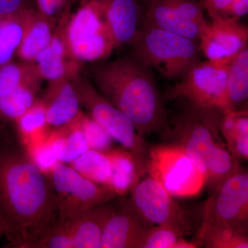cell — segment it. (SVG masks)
I'll list each match as a JSON object with an SVG mask.
<instances>
[{"label": "cell", "mask_w": 248, "mask_h": 248, "mask_svg": "<svg viewBox=\"0 0 248 248\" xmlns=\"http://www.w3.org/2000/svg\"><path fill=\"white\" fill-rule=\"evenodd\" d=\"M115 46L132 45L140 30L141 11L136 0H94Z\"/></svg>", "instance_id": "9a60e30c"}, {"label": "cell", "mask_w": 248, "mask_h": 248, "mask_svg": "<svg viewBox=\"0 0 248 248\" xmlns=\"http://www.w3.org/2000/svg\"><path fill=\"white\" fill-rule=\"evenodd\" d=\"M35 11L31 10L0 21V66L11 62L17 52Z\"/></svg>", "instance_id": "d4e9b609"}, {"label": "cell", "mask_w": 248, "mask_h": 248, "mask_svg": "<svg viewBox=\"0 0 248 248\" xmlns=\"http://www.w3.org/2000/svg\"><path fill=\"white\" fill-rule=\"evenodd\" d=\"M196 244L208 248H248V234L228 228H208L199 231Z\"/></svg>", "instance_id": "f546056e"}, {"label": "cell", "mask_w": 248, "mask_h": 248, "mask_svg": "<svg viewBox=\"0 0 248 248\" xmlns=\"http://www.w3.org/2000/svg\"><path fill=\"white\" fill-rule=\"evenodd\" d=\"M223 112L220 110L197 109L189 105L178 116L172 129L171 140L182 146L207 180V161L218 144L220 120ZM206 185V184H205Z\"/></svg>", "instance_id": "9c48e42d"}, {"label": "cell", "mask_w": 248, "mask_h": 248, "mask_svg": "<svg viewBox=\"0 0 248 248\" xmlns=\"http://www.w3.org/2000/svg\"><path fill=\"white\" fill-rule=\"evenodd\" d=\"M155 226L134 208L130 202L109 217L100 248H141L147 234Z\"/></svg>", "instance_id": "5bb4252c"}, {"label": "cell", "mask_w": 248, "mask_h": 248, "mask_svg": "<svg viewBox=\"0 0 248 248\" xmlns=\"http://www.w3.org/2000/svg\"><path fill=\"white\" fill-rule=\"evenodd\" d=\"M248 12V0H234L222 18L239 20Z\"/></svg>", "instance_id": "8d00e7d4"}, {"label": "cell", "mask_w": 248, "mask_h": 248, "mask_svg": "<svg viewBox=\"0 0 248 248\" xmlns=\"http://www.w3.org/2000/svg\"><path fill=\"white\" fill-rule=\"evenodd\" d=\"M147 172L173 197H194L206 184L190 156L175 143L149 150Z\"/></svg>", "instance_id": "8992f818"}, {"label": "cell", "mask_w": 248, "mask_h": 248, "mask_svg": "<svg viewBox=\"0 0 248 248\" xmlns=\"http://www.w3.org/2000/svg\"><path fill=\"white\" fill-rule=\"evenodd\" d=\"M53 21L35 11L30 21L24 38L16 54L24 62H34L37 55L43 51L55 33Z\"/></svg>", "instance_id": "44dd1931"}, {"label": "cell", "mask_w": 248, "mask_h": 248, "mask_svg": "<svg viewBox=\"0 0 248 248\" xmlns=\"http://www.w3.org/2000/svg\"><path fill=\"white\" fill-rule=\"evenodd\" d=\"M80 127L84 133L89 149L107 153L113 149L115 140L100 124L91 116L81 112L79 118Z\"/></svg>", "instance_id": "4dcf8cb0"}, {"label": "cell", "mask_w": 248, "mask_h": 248, "mask_svg": "<svg viewBox=\"0 0 248 248\" xmlns=\"http://www.w3.org/2000/svg\"><path fill=\"white\" fill-rule=\"evenodd\" d=\"M33 63L42 79L49 81L73 79L79 76L81 62L72 56L66 45L61 29L55 30L51 42L41 52Z\"/></svg>", "instance_id": "ac0fdd59"}, {"label": "cell", "mask_w": 248, "mask_h": 248, "mask_svg": "<svg viewBox=\"0 0 248 248\" xmlns=\"http://www.w3.org/2000/svg\"><path fill=\"white\" fill-rule=\"evenodd\" d=\"M206 168V185L210 193L222 182L242 169L239 160L220 143L209 155Z\"/></svg>", "instance_id": "4316f807"}, {"label": "cell", "mask_w": 248, "mask_h": 248, "mask_svg": "<svg viewBox=\"0 0 248 248\" xmlns=\"http://www.w3.org/2000/svg\"><path fill=\"white\" fill-rule=\"evenodd\" d=\"M79 116L68 125L52 129L49 135V143L60 162L71 164L89 149L80 127Z\"/></svg>", "instance_id": "ffe728a7"}, {"label": "cell", "mask_w": 248, "mask_h": 248, "mask_svg": "<svg viewBox=\"0 0 248 248\" xmlns=\"http://www.w3.org/2000/svg\"><path fill=\"white\" fill-rule=\"evenodd\" d=\"M228 228L248 234V174L241 169L219 184L205 202L200 231Z\"/></svg>", "instance_id": "ba28073f"}, {"label": "cell", "mask_w": 248, "mask_h": 248, "mask_svg": "<svg viewBox=\"0 0 248 248\" xmlns=\"http://www.w3.org/2000/svg\"><path fill=\"white\" fill-rule=\"evenodd\" d=\"M50 179L55 191L59 221L78 216L117 196L108 186L91 182L63 163L56 164Z\"/></svg>", "instance_id": "52a82bcc"}, {"label": "cell", "mask_w": 248, "mask_h": 248, "mask_svg": "<svg viewBox=\"0 0 248 248\" xmlns=\"http://www.w3.org/2000/svg\"><path fill=\"white\" fill-rule=\"evenodd\" d=\"M61 31L72 56L79 62L102 61L115 47L94 0L83 5Z\"/></svg>", "instance_id": "5b68a950"}, {"label": "cell", "mask_w": 248, "mask_h": 248, "mask_svg": "<svg viewBox=\"0 0 248 248\" xmlns=\"http://www.w3.org/2000/svg\"><path fill=\"white\" fill-rule=\"evenodd\" d=\"M68 165L91 182L108 186L112 167L107 153L89 149Z\"/></svg>", "instance_id": "83f0119b"}, {"label": "cell", "mask_w": 248, "mask_h": 248, "mask_svg": "<svg viewBox=\"0 0 248 248\" xmlns=\"http://www.w3.org/2000/svg\"><path fill=\"white\" fill-rule=\"evenodd\" d=\"M66 1V0H35V4L41 15L53 21Z\"/></svg>", "instance_id": "e575fe53"}, {"label": "cell", "mask_w": 248, "mask_h": 248, "mask_svg": "<svg viewBox=\"0 0 248 248\" xmlns=\"http://www.w3.org/2000/svg\"><path fill=\"white\" fill-rule=\"evenodd\" d=\"M91 68L97 91L127 116L142 135L171 140L164 102L152 69L134 55L100 62Z\"/></svg>", "instance_id": "7a4b0ae2"}, {"label": "cell", "mask_w": 248, "mask_h": 248, "mask_svg": "<svg viewBox=\"0 0 248 248\" xmlns=\"http://www.w3.org/2000/svg\"><path fill=\"white\" fill-rule=\"evenodd\" d=\"M42 79L33 62L9 63L0 66V98L27 85H41Z\"/></svg>", "instance_id": "484cf974"}, {"label": "cell", "mask_w": 248, "mask_h": 248, "mask_svg": "<svg viewBox=\"0 0 248 248\" xmlns=\"http://www.w3.org/2000/svg\"><path fill=\"white\" fill-rule=\"evenodd\" d=\"M234 0H201L200 4L211 18L222 17Z\"/></svg>", "instance_id": "d590c367"}, {"label": "cell", "mask_w": 248, "mask_h": 248, "mask_svg": "<svg viewBox=\"0 0 248 248\" xmlns=\"http://www.w3.org/2000/svg\"><path fill=\"white\" fill-rule=\"evenodd\" d=\"M0 214L8 248H32L58 221L50 177L37 169L24 149L9 145H0Z\"/></svg>", "instance_id": "6da1fadb"}, {"label": "cell", "mask_w": 248, "mask_h": 248, "mask_svg": "<svg viewBox=\"0 0 248 248\" xmlns=\"http://www.w3.org/2000/svg\"><path fill=\"white\" fill-rule=\"evenodd\" d=\"M40 85H27L0 98V122L15 121L22 117L37 102Z\"/></svg>", "instance_id": "f1b7e54d"}, {"label": "cell", "mask_w": 248, "mask_h": 248, "mask_svg": "<svg viewBox=\"0 0 248 248\" xmlns=\"http://www.w3.org/2000/svg\"><path fill=\"white\" fill-rule=\"evenodd\" d=\"M248 97V46L231 62L228 67L226 83V102L224 112L238 110Z\"/></svg>", "instance_id": "603a6c76"}, {"label": "cell", "mask_w": 248, "mask_h": 248, "mask_svg": "<svg viewBox=\"0 0 248 248\" xmlns=\"http://www.w3.org/2000/svg\"><path fill=\"white\" fill-rule=\"evenodd\" d=\"M35 10L31 0H0V21Z\"/></svg>", "instance_id": "836d02e7"}, {"label": "cell", "mask_w": 248, "mask_h": 248, "mask_svg": "<svg viewBox=\"0 0 248 248\" xmlns=\"http://www.w3.org/2000/svg\"><path fill=\"white\" fill-rule=\"evenodd\" d=\"M41 100L45 105L47 121L51 128L68 125L82 112L78 93L71 79L49 81L45 97Z\"/></svg>", "instance_id": "e0dca14e"}, {"label": "cell", "mask_w": 248, "mask_h": 248, "mask_svg": "<svg viewBox=\"0 0 248 248\" xmlns=\"http://www.w3.org/2000/svg\"><path fill=\"white\" fill-rule=\"evenodd\" d=\"M228 150L239 160L248 159V112L236 110L225 112L219 124Z\"/></svg>", "instance_id": "7402d4cb"}, {"label": "cell", "mask_w": 248, "mask_h": 248, "mask_svg": "<svg viewBox=\"0 0 248 248\" xmlns=\"http://www.w3.org/2000/svg\"><path fill=\"white\" fill-rule=\"evenodd\" d=\"M107 154L112 167L108 187L117 196L128 195L146 172L128 150L113 148Z\"/></svg>", "instance_id": "d6986e66"}, {"label": "cell", "mask_w": 248, "mask_h": 248, "mask_svg": "<svg viewBox=\"0 0 248 248\" xmlns=\"http://www.w3.org/2000/svg\"><path fill=\"white\" fill-rule=\"evenodd\" d=\"M24 149L37 169L47 177H50L54 167L60 161L48 139L45 141L24 147Z\"/></svg>", "instance_id": "d6a6232c"}, {"label": "cell", "mask_w": 248, "mask_h": 248, "mask_svg": "<svg viewBox=\"0 0 248 248\" xmlns=\"http://www.w3.org/2000/svg\"><path fill=\"white\" fill-rule=\"evenodd\" d=\"M198 248V246L196 243L189 242L184 239V237L181 238L176 241L175 244L173 246L172 248Z\"/></svg>", "instance_id": "74e56055"}, {"label": "cell", "mask_w": 248, "mask_h": 248, "mask_svg": "<svg viewBox=\"0 0 248 248\" xmlns=\"http://www.w3.org/2000/svg\"><path fill=\"white\" fill-rule=\"evenodd\" d=\"M131 45L133 55L170 79H182L200 61V45L192 40L143 22Z\"/></svg>", "instance_id": "3957f363"}, {"label": "cell", "mask_w": 248, "mask_h": 248, "mask_svg": "<svg viewBox=\"0 0 248 248\" xmlns=\"http://www.w3.org/2000/svg\"><path fill=\"white\" fill-rule=\"evenodd\" d=\"M130 203L145 219L153 225H169L189 233L186 213L159 182L151 176L140 179L131 191Z\"/></svg>", "instance_id": "8fae6325"}, {"label": "cell", "mask_w": 248, "mask_h": 248, "mask_svg": "<svg viewBox=\"0 0 248 248\" xmlns=\"http://www.w3.org/2000/svg\"><path fill=\"white\" fill-rule=\"evenodd\" d=\"M6 234V228H5L4 222L1 218V214H0V236Z\"/></svg>", "instance_id": "f35d334b"}, {"label": "cell", "mask_w": 248, "mask_h": 248, "mask_svg": "<svg viewBox=\"0 0 248 248\" xmlns=\"http://www.w3.org/2000/svg\"><path fill=\"white\" fill-rule=\"evenodd\" d=\"M211 19L200 36L201 50L209 61L229 65L248 46V27L234 19Z\"/></svg>", "instance_id": "4fadbf2b"}, {"label": "cell", "mask_w": 248, "mask_h": 248, "mask_svg": "<svg viewBox=\"0 0 248 248\" xmlns=\"http://www.w3.org/2000/svg\"><path fill=\"white\" fill-rule=\"evenodd\" d=\"M113 211L112 207L104 203L70 219L58 221L71 240L73 248H100L104 227Z\"/></svg>", "instance_id": "2e32d148"}, {"label": "cell", "mask_w": 248, "mask_h": 248, "mask_svg": "<svg viewBox=\"0 0 248 248\" xmlns=\"http://www.w3.org/2000/svg\"><path fill=\"white\" fill-rule=\"evenodd\" d=\"M71 81L78 93L80 104L88 110L90 116L100 124L115 141L131 152L141 169L147 172L149 154L148 143L132 121L103 97L83 77L79 75Z\"/></svg>", "instance_id": "277c9868"}, {"label": "cell", "mask_w": 248, "mask_h": 248, "mask_svg": "<svg viewBox=\"0 0 248 248\" xmlns=\"http://www.w3.org/2000/svg\"><path fill=\"white\" fill-rule=\"evenodd\" d=\"M229 65L207 60L199 62L170 90L168 97L184 99L197 109L224 112Z\"/></svg>", "instance_id": "30bf717a"}, {"label": "cell", "mask_w": 248, "mask_h": 248, "mask_svg": "<svg viewBox=\"0 0 248 248\" xmlns=\"http://www.w3.org/2000/svg\"><path fill=\"white\" fill-rule=\"evenodd\" d=\"M187 234L188 232L177 227L155 226L147 234L141 248H172L177 240Z\"/></svg>", "instance_id": "1f68e13d"}, {"label": "cell", "mask_w": 248, "mask_h": 248, "mask_svg": "<svg viewBox=\"0 0 248 248\" xmlns=\"http://www.w3.org/2000/svg\"><path fill=\"white\" fill-rule=\"evenodd\" d=\"M202 9L195 0H150L144 22L198 41L208 24Z\"/></svg>", "instance_id": "7c38bea8"}, {"label": "cell", "mask_w": 248, "mask_h": 248, "mask_svg": "<svg viewBox=\"0 0 248 248\" xmlns=\"http://www.w3.org/2000/svg\"><path fill=\"white\" fill-rule=\"evenodd\" d=\"M16 123L23 148L45 141L52 130L42 100H37Z\"/></svg>", "instance_id": "cb8c5ba5"}]
</instances>
